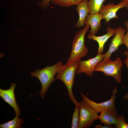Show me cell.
Instances as JSON below:
<instances>
[{
  "instance_id": "cell-1",
  "label": "cell",
  "mask_w": 128,
  "mask_h": 128,
  "mask_svg": "<svg viewBox=\"0 0 128 128\" xmlns=\"http://www.w3.org/2000/svg\"><path fill=\"white\" fill-rule=\"evenodd\" d=\"M79 61L75 60L70 63L62 65L59 69L55 79L62 81L66 87L70 100L75 105L78 106L79 102L76 99L72 91V88L76 72L79 66Z\"/></svg>"
},
{
  "instance_id": "cell-2",
  "label": "cell",
  "mask_w": 128,
  "mask_h": 128,
  "mask_svg": "<svg viewBox=\"0 0 128 128\" xmlns=\"http://www.w3.org/2000/svg\"><path fill=\"white\" fill-rule=\"evenodd\" d=\"M62 65V62L59 61L54 65L50 66H48L42 69H39L37 68L35 71L30 73L31 76L37 77L41 82L42 88L39 93L41 99L45 98L50 85L55 81L54 76Z\"/></svg>"
},
{
  "instance_id": "cell-3",
  "label": "cell",
  "mask_w": 128,
  "mask_h": 128,
  "mask_svg": "<svg viewBox=\"0 0 128 128\" xmlns=\"http://www.w3.org/2000/svg\"><path fill=\"white\" fill-rule=\"evenodd\" d=\"M90 26L88 24L76 33L72 42V50L66 63L75 60L80 61L81 58L86 56L88 50L85 44V36Z\"/></svg>"
},
{
  "instance_id": "cell-4",
  "label": "cell",
  "mask_w": 128,
  "mask_h": 128,
  "mask_svg": "<svg viewBox=\"0 0 128 128\" xmlns=\"http://www.w3.org/2000/svg\"><path fill=\"white\" fill-rule=\"evenodd\" d=\"M122 66V60L119 57L113 61L110 59H104L97 63L94 67V70L102 72L106 76H112L118 83H121Z\"/></svg>"
},
{
  "instance_id": "cell-5",
  "label": "cell",
  "mask_w": 128,
  "mask_h": 128,
  "mask_svg": "<svg viewBox=\"0 0 128 128\" xmlns=\"http://www.w3.org/2000/svg\"><path fill=\"white\" fill-rule=\"evenodd\" d=\"M79 103V119L77 128L89 127L95 120L99 119V112L82 100Z\"/></svg>"
},
{
  "instance_id": "cell-6",
  "label": "cell",
  "mask_w": 128,
  "mask_h": 128,
  "mask_svg": "<svg viewBox=\"0 0 128 128\" xmlns=\"http://www.w3.org/2000/svg\"><path fill=\"white\" fill-rule=\"evenodd\" d=\"M117 91L118 89L115 85L112 90L111 98L108 100L99 103L96 102L91 100L84 95L82 92L80 91V92L82 100L94 110L101 113L105 111L109 112L117 116L118 115V112L115 107V101L116 95Z\"/></svg>"
},
{
  "instance_id": "cell-7",
  "label": "cell",
  "mask_w": 128,
  "mask_h": 128,
  "mask_svg": "<svg viewBox=\"0 0 128 128\" xmlns=\"http://www.w3.org/2000/svg\"><path fill=\"white\" fill-rule=\"evenodd\" d=\"M123 7H126L128 9V3L124 0L117 5L113 3H109L106 5L103 4L100 13L103 15L102 19H105L106 22H109L110 19L113 18H118L116 13L119 9Z\"/></svg>"
},
{
  "instance_id": "cell-8",
  "label": "cell",
  "mask_w": 128,
  "mask_h": 128,
  "mask_svg": "<svg viewBox=\"0 0 128 128\" xmlns=\"http://www.w3.org/2000/svg\"><path fill=\"white\" fill-rule=\"evenodd\" d=\"M105 54L97 55L95 57L85 60H80L79 62V66L76 71V73L79 74L84 73L87 76H92L94 67L97 63L103 59Z\"/></svg>"
},
{
  "instance_id": "cell-9",
  "label": "cell",
  "mask_w": 128,
  "mask_h": 128,
  "mask_svg": "<svg viewBox=\"0 0 128 128\" xmlns=\"http://www.w3.org/2000/svg\"><path fill=\"white\" fill-rule=\"evenodd\" d=\"M127 30L119 26L115 29V36L111 40L109 49L105 54L103 59H110L112 54L118 49L119 46L123 44V37Z\"/></svg>"
},
{
  "instance_id": "cell-10",
  "label": "cell",
  "mask_w": 128,
  "mask_h": 128,
  "mask_svg": "<svg viewBox=\"0 0 128 128\" xmlns=\"http://www.w3.org/2000/svg\"><path fill=\"white\" fill-rule=\"evenodd\" d=\"M16 86L14 83L11 84L10 88L7 90L0 89V96L5 101L14 109L16 116L18 117L20 114L21 110L17 104L15 97L14 90Z\"/></svg>"
},
{
  "instance_id": "cell-11",
  "label": "cell",
  "mask_w": 128,
  "mask_h": 128,
  "mask_svg": "<svg viewBox=\"0 0 128 128\" xmlns=\"http://www.w3.org/2000/svg\"><path fill=\"white\" fill-rule=\"evenodd\" d=\"M88 2V0H84L77 5L76 9L78 13L79 18L75 25V28H79L85 25L87 17L90 13Z\"/></svg>"
},
{
  "instance_id": "cell-12",
  "label": "cell",
  "mask_w": 128,
  "mask_h": 128,
  "mask_svg": "<svg viewBox=\"0 0 128 128\" xmlns=\"http://www.w3.org/2000/svg\"><path fill=\"white\" fill-rule=\"evenodd\" d=\"M106 30L107 31L106 33L102 36H96L90 34L87 35L88 39L96 41L98 42L99 48L97 55L102 54L104 50L105 43L110 38L115 34V29L112 28L109 26L106 28Z\"/></svg>"
},
{
  "instance_id": "cell-13",
  "label": "cell",
  "mask_w": 128,
  "mask_h": 128,
  "mask_svg": "<svg viewBox=\"0 0 128 128\" xmlns=\"http://www.w3.org/2000/svg\"><path fill=\"white\" fill-rule=\"evenodd\" d=\"M102 18V14L100 13L89 14L87 15L85 25H89L91 27L89 34L95 35L97 33L101 27V21Z\"/></svg>"
},
{
  "instance_id": "cell-14",
  "label": "cell",
  "mask_w": 128,
  "mask_h": 128,
  "mask_svg": "<svg viewBox=\"0 0 128 128\" xmlns=\"http://www.w3.org/2000/svg\"><path fill=\"white\" fill-rule=\"evenodd\" d=\"M99 120L101 123L109 126L115 124L118 122L117 116L109 112L105 111L101 113L99 116Z\"/></svg>"
},
{
  "instance_id": "cell-15",
  "label": "cell",
  "mask_w": 128,
  "mask_h": 128,
  "mask_svg": "<svg viewBox=\"0 0 128 128\" xmlns=\"http://www.w3.org/2000/svg\"><path fill=\"white\" fill-rule=\"evenodd\" d=\"M24 119L16 116L12 120L0 124V128H21Z\"/></svg>"
},
{
  "instance_id": "cell-16",
  "label": "cell",
  "mask_w": 128,
  "mask_h": 128,
  "mask_svg": "<svg viewBox=\"0 0 128 128\" xmlns=\"http://www.w3.org/2000/svg\"><path fill=\"white\" fill-rule=\"evenodd\" d=\"M107 0H90L88 1V6L90 11L89 14L99 13L103 3Z\"/></svg>"
},
{
  "instance_id": "cell-17",
  "label": "cell",
  "mask_w": 128,
  "mask_h": 128,
  "mask_svg": "<svg viewBox=\"0 0 128 128\" xmlns=\"http://www.w3.org/2000/svg\"><path fill=\"white\" fill-rule=\"evenodd\" d=\"M84 0H53L51 2L53 5H58L62 7H69L78 4Z\"/></svg>"
},
{
  "instance_id": "cell-18",
  "label": "cell",
  "mask_w": 128,
  "mask_h": 128,
  "mask_svg": "<svg viewBox=\"0 0 128 128\" xmlns=\"http://www.w3.org/2000/svg\"><path fill=\"white\" fill-rule=\"evenodd\" d=\"M79 119V111L78 107L75 105V110L73 114L72 128H78Z\"/></svg>"
},
{
  "instance_id": "cell-19",
  "label": "cell",
  "mask_w": 128,
  "mask_h": 128,
  "mask_svg": "<svg viewBox=\"0 0 128 128\" xmlns=\"http://www.w3.org/2000/svg\"><path fill=\"white\" fill-rule=\"evenodd\" d=\"M117 122L115 124L116 128H128V124L125 121V118L123 115L117 116Z\"/></svg>"
},
{
  "instance_id": "cell-20",
  "label": "cell",
  "mask_w": 128,
  "mask_h": 128,
  "mask_svg": "<svg viewBox=\"0 0 128 128\" xmlns=\"http://www.w3.org/2000/svg\"><path fill=\"white\" fill-rule=\"evenodd\" d=\"M53 0H43L37 2L38 5L43 9H46L49 7L50 3Z\"/></svg>"
},
{
  "instance_id": "cell-21",
  "label": "cell",
  "mask_w": 128,
  "mask_h": 128,
  "mask_svg": "<svg viewBox=\"0 0 128 128\" xmlns=\"http://www.w3.org/2000/svg\"><path fill=\"white\" fill-rule=\"evenodd\" d=\"M124 24L126 28L127 32L124 36L123 44L126 46L128 50V20L124 22Z\"/></svg>"
},
{
  "instance_id": "cell-22",
  "label": "cell",
  "mask_w": 128,
  "mask_h": 128,
  "mask_svg": "<svg viewBox=\"0 0 128 128\" xmlns=\"http://www.w3.org/2000/svg\"><path fill=\"white\" fill-rule=\"evenodd\" d=\"M114 128V127L112 126H109L106 124H105L103 125L98 124L95 127V128Z\"/></svg>"
},
{
  "instance_id": "cell-23",
  "label": "cell",
  "mask_w": 128,
  "mask_h": 128,
  "mask_svg": "<svg viewBox=\"0 0 128 128\" xmlns=\"http://www.w3.org/2000/svg\"><path fill=\"white\" fill-rule=\"evenodd\" d=\"M125 55L126 56V59L124 61L123 63L127 67L128 70V51H126L124 53Z\"/></svg>"
},
{
  "instance_id": "cell-24",
  "label": "cell",
  "mask_w": 128,
  "mask_h": 128,
  "mask_svg": "<svg viewBox=\"0 0 128 128\" xmlns=\"http://www.w3.org/2000/svg\"><path fill=\"white\" fill-rule=\"evenodd\" d=\"M123 98L124 99H128V93L123 96Z\"/></svg>"
},
{
  "instance_id": "cell-25",
  "label": "cell",
  "mask_w": 128,
  "mask_h": 128,
  "mask_svg": "<svg viewBox=\"0 0 128 128\" xmlns=\"http://www.w3.org/2000/svg\"><path fill=\"white\" fill-rule=\"evenodd\" d=\"M126 2H127L128 3V0H124Z\"/></svg>"
}]
</instances>
